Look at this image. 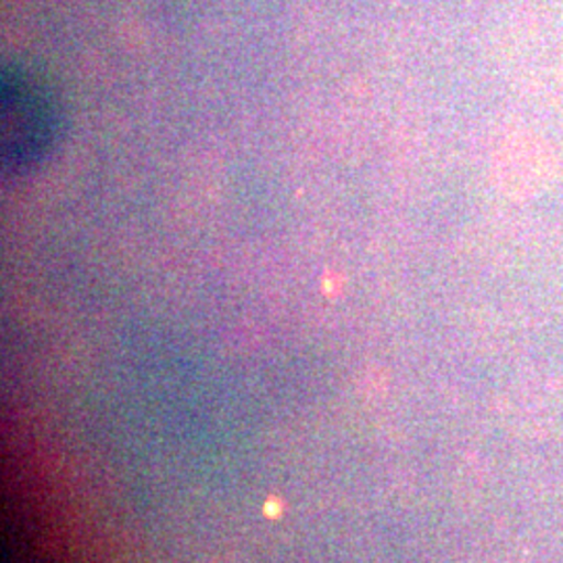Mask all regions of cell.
<instances>
[{
  "mask_svg": "<svg viewBox=\"0 0 563 563\" xmlns=\"http://www.w3.org/2000/svg\"><path fill=\"white\" fill-rule=\"evenodd\" d=\"M55 139V113L41 90L20 76L2 80V157L25 169L44 157Z\"/></svg>",
  "mask_w": 563,
  "mask_h": 563,
  "instance_id": "cell-1",
  "label": "cell"
},
{
  "mask_svg": "<svg viewBox=\"0 0 563 563\" xmlns=\"http://www.w3.org/2000/svg\"><path fill=\"white\" fill-rule=\"evenodd\" d=\"M509 195L526 197L539 188L551 174V157L543 142L526 134H514L509 139Z\"/></svg>",
  "mask_w": 563,
  "mask_h": 563,
  "instance_id": "cell-2",
  "label": "cell"
}]
</instances>
